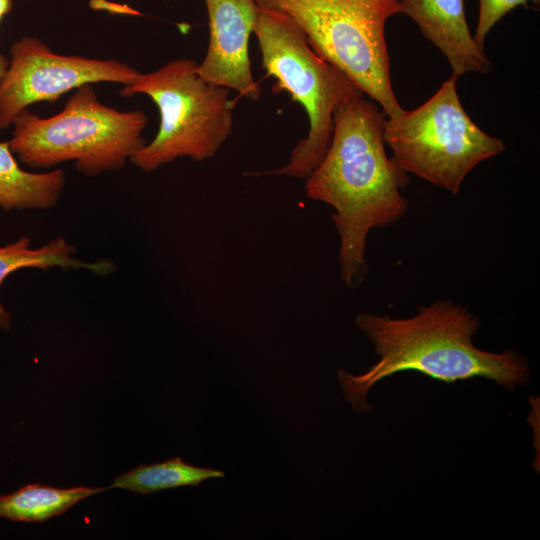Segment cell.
Wrapping results in <instances>:
<instances>
[{"label": "cell", "instance_id": "obj_12", "mask_svg": "<svg viewBox=\"0 0 540 540\" xmlns=\"http://www.w3.org/2000/svg\"><path fill=\"white\" fill-rule=\"evenodd\" d=\"M76 247L63 237H57L40 247H32L31 239L23 236L0 246V288L6 278L24 268L47 270L61 268L65 271L87 269L97 274L112 270L110 262H85L75 257ZM12 318L0 299V330L9 331Z\"/></svg>", "mask_w": 540, "mask_h": 540}, {"label": "cell", "instance_id": "obj_10", "mask_svg": "<svg viewBox=\"0 0 540 540\" xmlns=\"http://www.w3.org/2000/svg\"><path fill=\"white\" fill-rule=\"evenodd\" d=\"M399 4L400 13L409 16L446 56L452 76L490 71V61L470 33L464 0H399Z\"/></svg>", "mask_w": 540, "mask_h": 540}, {"label": "cell", "instance_id": "obj_14", "mask_svg": "<svg viewBox=\"0 0 540 540\" xmlns=\"http://www.w3.org/2000/svg\"><path fill=\"white\" fill-rule=\"evenodd\" d=\"M221 470L193 466L180 457L150 465H140L114 479L112 488L149 494L181 486H198L201 482L222 478Z\"/></svg>", "mask_w": 540, "mask_h": 540}, {"label": "cell", "instance_id": "obj_5", "mask_svg": "<svg viewBox=\"0 0 540 540\" xmlns=\"http://www.w3.org/2000/svg\"><path fill=\"white\" fill-rule=\"evenodd\" d=\"M253 32L259 43L261 67L276 79L274 91H287L303 106L309 119L308 134L293 148L288 163L264 174L306 179L328 150L335 110L364 93L315 53L304 32L287 15L259 5Z\"/></svg>", "mask_w": 540, "mask_h": 540}, {"label": "cell", "instance_id": "obj_16", "mask_svg": "<svg viewBox=\"0 0 540 540\" xmlns=\"http://www.w3.org/2000/svg\"><path fill=\"white\" fill-rule=\"evenodd\" d=\"M12 7L13 0H0V22L11 11ZM8 65L9 59L0 52V80L3 77Z\"/></svg>", "mask_w": 540, "mask_h": 540}, {"label": "cell", "instance_id": "obj_1", "mask_svg": "<svg viewBox=\"0 0 540 540\" xmlns=\"http://www.w3.org/2000/svg\"><path fill=\"white\" fill-rule=\"evenodd\" d=\"M384 115L363 95L342 103L333 115L328 150L305 183L309 199L334 209L340 277L351 289L367 278L371 230L399 222L408 209L402 190L409 174L386 153Z\"/></svg>", "mask_w": 540, "mask_h": 540}, {"label": "cell", "instance_id": "obj_13", "mask_svg": "<svg viewBox=\"0 0 540 540\" xmlns=\"http://www.w3.org/2000/svg\"><path fill=\"white\" fill-rule=\"evenodd\" d=\"M106 488L59 489L31 484L0 496V516L20 522H44L65 513L70 507Z\"/></svg>", "mask_w": 540, "mask_h": 540}, {"label": "cell", "instance_id": "obj_9", "mask_svg": "<svg viewBox=\"0 0 540 540\" xmlns=\"http://www.w3.org/2000/svg\"><path fill=\"white\" fill-rule=\"evenodd\" d=\"M209 17V45L199 64L208 82L257 101L261 90L249 58V39L259 13L256 0H204Z\"/></svg>", "mask_w": 540, "mask_h": 540}, {"label": "cell", "instance_id": "obj_15", "mask_svg": "<svg viewBox=\"0 0 540 540\" xmlns=\"http://www.w3.org/2000/svg\"><path fill=\"white\" fill-rule=\"evenodd\" d=\"M528 1L538 5L540 0H479V16L473 36L477 45L483 48L491 28L512 9Z\"/></svg>", "mask_w": 540, "mask_h": 540}, {"label": "cell", "instance_id": "obj_8", "mask_svg": "<svg viewBox=\"0 0 540 540\" xmlns=\"http://www.w3.org/2000/svg\"><path fill=\"white\" fill-rule=\"evenodd\" d=\"M9 65L0 80V131L13 126L34 103L54 102L85 84H130L140 73L117 59H96L54 52L35 36L10 46Z\"/></svg>", "mask_w": 540, "mask_h": 540}, {"label": "cell", "instance_id": "obj_2", "mask_svg": "<svg viewBox=\"0 0 540 540\" xmlns=\"http://www.w3.org/2000/svg\"><path fill=\"white\" fill-rule=\"evenodd\" d=\"M355 324L379 356L361 375L338 370L345 399L359 413L371 410L367 395L377 382L403 371H417L446 383L483 377L509 392L530 380L529 363L520 353L477 348L473 337L479 318L448 299L423 306L409 318L360 313Z\"/></svg>", "mask_w": 540, "mask_h": 540}, {"label": "cell", "instance_id": "obj_4", "mask_svg": "<svg viewBox=\"0 0 540 540\" xmlns=\"http://www.w3.org/2000/svg\"><path fill=\"white\" fill-rule=\"evenodd\" d=\"M230 89L212 84L199 64L178 58L149 73H139L119 94H145L159 110L156 136L138 149L130 162L152 172L181 157L203 161L215 156L233 130L235 101Z\"/></svg>", "mask_w": 540, "mask_h": 540}, {"label": "cell", "instance_id": "obj_3", "mask_svg": "<svg viewBox=\"0 0 540 540\" xmlns=\"http://www.w3.org/2000/svg\"><path fill=\"white\" fill-rule=\"evenodd\" d=\"M94 84L75 90L63 109L50 117L24 110L13 124L10 148L31 168L74 162L81 174L95 177L124 167L147 142L144 111H119L98 99Z\"/></svg>", "mask_w": 540, "mask_h": 540}, {"label": "cell", "instance_id": "obj_7", "mask_svg": "<svg viewBox=\"0 0 540 540\" xmlns=\"http://www.w3.org/2000/svg\"><path fill=\"white\" fill-rule=\"evenodd\" d=\"M456 83L451 76L424 104L384 121V140L397 165L452 194L479 163L505 150L465 112Z\"/></svg>", "mask_w": 540, "mask_h": 540}, {"label": "cell", "instance_id": "obj_11", "mask_svg": "<svg viewBox=\"0 0 540 540\" xmlns=\"http://www.w3.org/2000/svg\"><path fill=\"white\" fill-rule=\"evenodd\" d=\"M63 169L35 173L24 170L8 141H0V208L46 210L54 207L65 187Z\"/></svg>", "mask_w": 540, "mask_h": 540}, {"label": "cell", "instance_id": "obj_6", "mask_svg": "<svg viewBox=\"0 0 540 540\" xmlns=\"http://www.w3.org/2000/svg\"><path fill=\"white\" fill-rule=\"evenodd\" d=\"M290 17L322 59L342 71L384 114L404 110L394 95L385 23L399 0H256Z\"/></svg>", "mask_w": 540, "mask_h": 540}]
</instances>
